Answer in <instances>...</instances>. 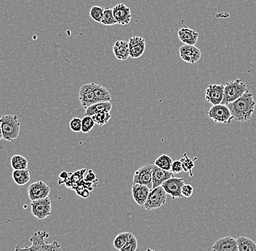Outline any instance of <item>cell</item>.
<instances>
[{"label": "cell", "mask_w": 256, "mask_h": 251, "mask_svg": "<svg viewBox=\"0 0 256 251\" xmlns=\"http://www.w3.org/2000/svg\"><path fill=\"white\" fill-rule=\"evenodd\" d=\"M198 160V157H195L194 159H191L188 157L186 153H184V158H182L180 161L182 163V167L184 172L190 173V176L193 177L194 174L192 173V169L194 168V161Z\"/></svg>", "instance_id": "cell-28"}, {"label": "cell", "mask_w": 256, "mask_h": 251, "mask_svg": "<svg viewBox=\"0 0 256 251\" xmlns=\"http://www.w3.org/2000/svg\"><path fill=\"white\" fill-rule=\"evenodd\" d=\"M3 139L12 142L18 137L20 131V120L17 115H4L0 118Z\"/></svg>", "instance_id": "cell-3"}, {"label": "cell", "mask_w": 256, "mask_h": 251, "mask_svg": "<svg viewBox=\"0 0 256 251\" xmlns=\"http://www.w3.org/2000/svg\"><path fill=\"white\" fill-rule=\"evenodd\" d=\"M3 149V146H0V151H2Z\"/></svg>", "instance_id": "cell-42"}, {"label": "cell", "mask_w": 256, "mask_h": 251, "mask_svg": "<svg viewBox=\"0 0 256 251\" xmlns=\"http://www.w3.org/2000/svg\"><path fill=\"white\" fill-rule=\"evenodd\" d=\"M113 52L118 60L122 61L128 60L130 57L129 43L124 40L116 41L113 46Z\"/></svg>", "instance_id": "cell-20"}, {"label": "cell", "mask_w": 256, "mask_h": 251, "mask_svg": "<svg viewBox=\"0 0 256 251\" xmlns=\"http://www.w3.org/2000/svg\"><path fill=\"white\" fill-rule=\"evenodd\" d=\"M224 84H211L206 89V100L212 105H220L223 101L224 95Z\"/></svg>", "instance_id": "cell-11"}, {"label": "cell", "mask_w": 256, "mask_h": 251, "mask_svg": "<svg viewBox=\"0 0 256 251\" xmlns=\"http://www.w3.org/2000/svg\"><path fill=\"white\" fill-rule=\"evenodd\" d=\"M112 109V104L110 102H100L96 103L91 106L88 107L86 110L84 116H92L96 113H102V112H110Z\"/></svg>", "instance_id": "cell-22"}, {"label": "cell", "mask_w": 256, "mask_h": 251, "mask_svg": "<svg viewBox=\"0 0 256 251\" xmlns=\"http://www.w3.org/2000/svg\"><path fill=\"white\" fill-rule=\"evenodd\" d=\"M256 102L254 94L247 91L239 99L226 105L231 112L233 119L239 122H246L252 118L255 111Z\"/></svg>", "instance_id": "cell-1"}, {"label": "cell", "mask_w": 256, "mask_h": 251, "mask_svg": "<svg viewBox=\"0 0 256 251\" xmlns=\"http://www.w3.org/2000/svg\"><path fill=\"white\" fill-rule=\"evenodd\" d=\"M84 180L86 181V182H97L98 181L97 179H96V174H94V172H92V170H89L87 176L84 177Z\"/></svg>", "instance_id": "cell-38"}, {"label": "cell", "mask_w": 256, "mask_h": 251, "mask_svg": "<svg viewBox=\"0 0 256 251\" xmlns=\"http://www.w3.org/2000/svg\"><path fill=\"white\" fill-rule=\"evenodd\" d=\"M3 139L2 131L1 124H0V141Z\"/></svg>", "instance_id": "cell-40"}, {"label": "cell", "mask_w": 256, "mask_h": 251, "mask_svg": "<svg viewBox=\"0 0 256 251\" xmlns=\"http://www.w3.org/2000/svg\"><path fill=\"white\" fill-rule=\"evenodd\" d=\"M138 248V241L136 236L132 235L130 239L128 241L127 244L122 248L120 251H136Z\"/></svg>", "instance_id": "cell-33"}, {"label": "cell", "mask_w": 256, "mask_h": 251, "mask_svg": "<svg viewBox=\"0 0 256 251\" xmlns=\"http://www.w3.org/2000/svg\"><path fill=\"white\" fill-rule=\"evenodd\" d=\"M49 237V233L46 231L36 232L30 238L32 244L31 246L22 248L17 246L15 251H64L58 241H54L51 244H48L46 239Z\"/></svg>", "instance_id": "cell-2"}, {"label": "cell", "mask_w": 256, "mask_h": 251, "mask_svg": "<svg viewBox=\"0 0 256 251\" xmlns=\"http://www.w3.org/2000/svg\"><path fill=\"white\" fill-rule=\"evenodd\" d=\"M11 166L14 170H25L28 169V161L27 158L20 156L15 155L11 158Z\"/></svg>", "instance_id": "cell-25"}, {"label": "cell", "mask_w": 256, "mask_h": 251, "mask_svg": "<svg viewBox=\"0 0 256 251\" xmlns=\"http://www.w3.org/2000/svg\"><path fill=\"white\" fill-rule=\"evenodd\" d=\"M130 57L132 58H138L142 57L145 52V39L140 36H134L130 39L129 41Z\"/></svg>", "instance_id": "cell-16"}, {"label": "cell", "mask_w": 256, "mask_h": 251, "mask_svg": "<svg viewBox=\"0 0 256 251\" xmlns=\"http://www.w3.org/2000/svg\"><path fill=\"white\" fill-rule=\"evenodd\" d=\"M194 193V188L190 184H184L182 189V194L185 198H190Z\"/></svg>", "instance_id": "cell-35"}, {"label": "cell", "mask_w": 256, "mask_h": 251, "mask_svg": "<svg viewBox=\"0 0 256 251\" xmlns=\"http://www.w3.org/2000/svg\"></svg>", "instance_id": "cell-43"}, {"label": "cell", "mask_w": 256, "mask_h": 251, "mask_svg": "<svg viewBox=\"0 0 256 251\" xmlns=\"http://www.w3.org/2000/svg\"><path fill=\"white\" fill-rule=\"evenodd\" d=\"M180 58L187 63L194 64L201 58L202 52L199 48L194 45L184 44L179 49Z\"/></svg>", "instance_id": "cell-12"}, {"label": "cell", "mask_w": 256, "mask_h": 251, "mask_svg": "<svg viewBox=\"0 0 256 251\" xmlns=\"http://www.w3.org/2000/svg\"><path fill=\"white\" fill-rule=\"evenodd\" d=\"M248 87L246 83L242 80L236 79L228 81L224 86V95L222 105H228L239 99L247 92Z\"/></svg>", "instance_id": "cell-4"}, {"label": "cell", "mask_w": 256, "mask_h": 251, "mask_svg": "<svg viewBox=\"0 0 256 251\" xmlns=\"http://www.w3.org/2000/svg\"><path fill=\"white\" fill-rule=\"evenodd\" d=\"M239 251H256V244L250 238L241 236L238 238Z\"/></svg>", "instance_id": "cell-24"}, {"label": "cell", "mask_w": 256, "mask_h": 251, "mask_svg": "<svg viewBox=\"0 0 256 251\" xmlns=\"http://www.w3.org/2000/svg\"><path fill=\"white\" fill-rule=\"evenodd\" d=\"M70 126L74 132H82V119L80 118H72L70 123Z\"/></svg>", "instance_id": "cell-34"}, {"label": "cell", "mask_w": 256, "mask_h": 251, "mask_svg": "<svg viewBox=\"0 0 256 251\" xmlns=\"http://www.w3.org/2000/svg\"><path fill=\"white\" fill-rule=\"evenodd\" d=\"M102 23L104 25H114L118 24L114 16L113 9L106 7L104 8V17Z\"/></svg>", "instance_id": "cell-29"}, {"label": "cell", "mask_w": 256, "mask_h": 251, "mask_svg": "<svg viewBox=\"0 0 256 251\" xmlns=\"http://www.w3.org/2000/svg\"><path fill=\"white\" fill-rule=\"evenodd\" d=\"M12 180L18 186H24L30 182L31 174L28 169L25 170H14L12 174Z\"/></svg>", "instance_id": "cell-23"}, {"label": "cell", "mask_w": 256, "mask_h": 251, "mask_svg": "<svg viewBox=\"0 0 256 251\" xmlns=\"http://www.w3.org/2000/svg\"><path fill=\"white\" fill-rule=\"evenodd\" d=\"M92 89L95 96L96 103L111 101L112 95L106 88L100 84L92 83Z\"/></svg>", "instance_id": "cell-21"}, {"label": "cell", "mask_w": 256, "mask_h": 251, "mask_svg": "<svg viewBox=\"0 0 256 251\" xmlns=\"http://www.w3.org/2000/svg\"><path fill=\"white\" fill-rule=\"evenodd\" d=\"M3 199H4V193L2 190H0V203L3 201Z\"/></svg>", "instance_id": "cell-39"}, {"label": "cell", "mask_w": 256, "mask_h": 251, "mask_svg": "<svg viewBox=\"0 0 256 251\" xmlns=\"http://www.w3.org/2000/svg\"><path fill=\"white\" fill-rule=\"evenodd\" d=\"M132 235L131 233H121L118 234L116 236V238L114 240V247L116 249V250H121L122 248L124 246L128 241L130 239Z\"/></svg>", "instance_id": "cell-27"}, {"label": "cell", "mask_w": 256, "mask_h": 251, "mask_svg": "<svg viewBox=\"0 0 256 251\" xmlns=\"http://www.w3.org/2000/svg\"><path fill=\"white\" fill-rule=\"evenodd\" d=\"M114 16L118 24L121 25H128L132 19L130 8L128 7L124 3L116 4L112 8Z\"/></svg>", "instance_id": "cell-13"}, {"label": "cell", "mask_w": 256, "mask_h": 251, "mask_svg": "<svg viewBox=\"0 0 256 251\" xmlns=\"http://www.w3.org/2000/svg\"><path fill=\"white\" fill-rule=\"evenodd\" d=\"M91 117L98 125L104 126L111 119L112 115L110 112H102V113H96Z\"/></svg>", "instance_id": "cell-30"}, {"label": "cell", "mask_w": 256, "mask_h": 251, "mask_svg": "<svg viewBox=\"0 0 256 251\" xmlns=\"http://www.w3.org/2000/svg\"><path fill=\"white\" fill-rule=\"evenodd\" d=\"M79 100L82 106L87 109L88 107L96 104L92 83L83 84L80 89Z\"/></svg>", "instance_id": "cell-14"}, {"label": "cell", "mask_w": 256, "mask_h": 251, "mask_svg": "<svg viewBox=\"0 0 256 251\" xmlns=\"http://www.w3.org/2000/svg\"><path fill=\"white\" fill-rule=\"evenodd\" d=\"M208 115V117L218 124H230L234 120L228 107L222 104L212 105Z\"/></svg>", "instance_id": "cell-6"}, {"label": "cell", "mask_w": 256, "mask_h": 251, "mask_svg": "<svg viewBox=\"0 0 256 251\" xmlns=\"http://www.w3.org/2000/svg\"><path fill=\"white\" fill-rule=\"evenodd\" d=\"M174 177V174L172 172L163 170L154 164L152 167V189L161 186L166 181Z\"/></svg>", "instance_id": "cell-17"}, {"label": "cell", "mask_w": 256, "mask_h": 251, "mask_svg": "<svg viewBox=\"0 0 256 251\" xmlns=\"http://www.w3.org/2000/svg\"><path fill=\"white\" fill-rule=\"evenodd\" d=\"M59 180L58 185H60L62 183H66V182L68 181V178H70V173H67L66 172H63L60 173V175H59Z\"/></svg>", "instance_id": "cell-37"}, {"label": "cell", "mask_w": 256, "mask_h": 251, "mask_svg": "<svg viewBox=\"0 0 256 251\" xmlns=\"http://www.w3.org/2000/svg\"><path fill=\"white\" fill-rule=\"evenodd\" d=\"M152 167L153 164H146L136 171L132 184H140L152 188Z\"/></svg>", "instance_id": "cell-10"}, {"label": "cell", "mask_w": 256, "mask_h": 251, "mask_svg": "<svg viewBox=\"0 0 256 251\" xmlns=\"http://www.w3.org/2000/svg\"><path fill=\"white\" fill-rule=\"evenodd\" d=\"M28 198L30 201H38L48 198L50 193V188L46 182L42 181H38L33 182L28 187Z\"/></svg>", "instance_id": "cell-8"}, {"label": "cell", "mask_w": 256, "mask_h": 251, "mask_svg": "<svg viewBox=\"0 0 256 251\" xmlns=\"http://www.w3.org/2000/svg\"><path fill=\"white\" fill-rule=\"evenodd\" d=\"M171 172L175 174L183 172V167H182V163L180 160L172 161V166H171Z\"/></svg>", "instance_id": "cell-36"}, {"label": "cell", "mask_w": 256, "mask_h": 251, "mask_svg": "<svg viewBox=\"0 0 256 251\" xmlns=\"http://www.w3.org/2000/svg\"><path fill=\"white\" fill-rule=\"evenodd\" d=\"M185 184L183 178L172 177L164 182L161 185L167 194L170 195L172 199L183 198L182 194V189Z\"/></svg>", "instance_id": "cell-9"}, {"label": "cell", "mask_w": 256, "mask_h": 251, "mask_svg": "<svg viewBox=\"0 0 256 251\" xmlns=\"http://www.w3.org/2000/svg\"><path fill=\"white\" fill-rule=\"evenodd\" d=\"M150 190L151 189L146 185L132 184L131 192H132V198L136 204L142 207L148 199Z\"/></svg>", "instance_id": "cell-18"}, {"label": "cell", "mask_w": 256, "mask_h": 251, "mask_svg": "<svg viewBox=\"0 0 256 251\" xmlns=\"http://www.w3.org/2000/svg\"><path fill=\"white\" fill-rule=\"evenodd\" d=\"M172 160L169 156L166 154H162L159 158L155 160L154 165L158 166L163 170L171 172V166H172Z\"/></svg>", "instance_id": "cell-26"}, {"label": "cell", "mask_w": 256, "mask_h": 251, "mask_svg": "<svg viewBox=\"0 0 256 251\" xmlns=\"http://www.w3.org/2000/svg\"><path fill=\"white\" fill-rule=\"evenodd\" d=\"M95 124L96 123L94 122L91 116H84V117L82 119V132L84 134L89 133Z\"/></svg>", "instance_id": "cell-32"}, {"label": "cell", "mask_w": 256, "mask_h": 251, "mask_svg": "<svg viewBox=\"0 0 256 251\" xmlns=\"http://www.w3.org/2000/svg\"><path fill=\"white\" fill-rule=\"evenodd\" d=\"M104 8L100 6H92L90 10V16L97 23H102L104 17Z\"/></svg>", "instance_id": "cell-31"}, {"label": "cell", "mask_w": 256, "mask_h": 251, "mask_svg": "<svg viewBox=\"0 0 256 251\" xmlns=\"http://www.w3.org/2000/svg\"><path fill=\"white\" fill-rule=\"evenodd\" d=\"M145 251H156L153 250V249H147V250H146Z\"/></svg>", "instance_id": "cell-41"}, {"label": "cell", "mask_w": 256, "mask_h": 251, "mask_svg": "<svg viewBox=\"0 0 256 251\" xmlns=\"http://www.w3.org/2000/svg\"><path fill=\"white\" fill-rule=\"evenodd\" d=\"M31 212L32 215L38 220H42L52 214L51 200L49 197L44 199L32 201Z\"/></svg>", "instance_id": "cell-7"}, {"label": "cell", "mask_w": 256, "mask_h": 251, "mask_svg": "<svg viewBox=\"0 0 256 251\" xmlns=\"http://www.w3.org/2000/svg\"><path fill=\"white\" fill-rule=\"evenodd\" d=\"M178 39L184 44L194 45L196 44L199 38V33L188 26H184L178 31Z\"/></svg>", "instance_id": "cell-19"}, {"label": "cell", "mask_w": 256, "mask_h": 251, "mask_svg": "<svg viewBox=\"0 0 256 251\" xmlns=\"http://www.w3.org/2000/svg\"><path fill=\"white\" fill-rule=\"evenodd\" d=\"M167 195L162 186L152 189L150 190L146 202L142 206V208L148 211L160 209L167 201Z\"/></svg>", "instance_id": "cell-5"}, {"label": "cell", "mask_w": 256, "mask_h": 251, "mask_svg": "<svg viewBox=\"0 0 256 251\" xmlns=\"http://www.w3.org/2000/svg\"><path fill=\"white\" fill-rule=\"evenodd\" d=\"M212 249L216 251H239L238 240L233 237H224L214 243Z\"/></svg>", "instance_id": "cell-15"}]
</instances>
